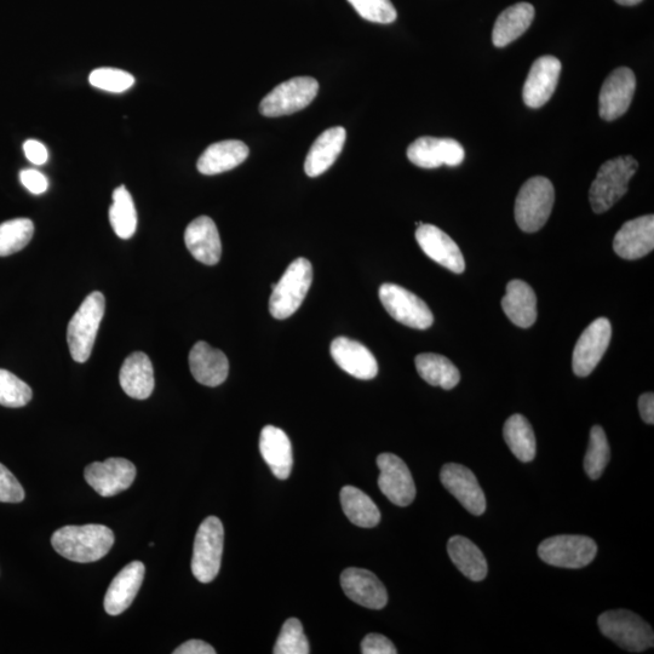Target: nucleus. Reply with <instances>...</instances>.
Returning <instances> with one entry per match:
<instances>
[{
  "label": "nucleus",
  "mask_w": 654,
  "mask_h": 654,
  "mask_svg": "<svg viewBox=\"0 0 654 654\" xmlns=\"http://www.w3.org/2000/svg\"><path fill=\"white\" fill-rule=\"evenodd\" d=\"M615 2L625 5V7H633V5L641 3L642 0H615Z\"/></svg>",
  "instance_id": "obj_48"
},
{
  "label": "nucleus",
  "mask_w": 654,
  "mask_h": 654,
  "mask_svg": "<svg viewBox=\"0 0 654 654\" xmlns=\"http://www.w3.org/2000/svg\"><path fill=\"white\" fill-rule=\"evenodd\" d=\"M639 411L647 424L654 423V395L653 393L642 394L639 399Z\"/></svg>",
  "instance_id": "obj_47"
},
{
  "label": "nucleus",
  "mask_w": 654,
  "mask_h": 654,
  "mask_svg": "<svg viewBox=\"0 0 654 654\" xmlns=\"http://www.w3.org/2000/svg\"><path fill=\"white\" fill-rule=\"evenodd\" d=\"M346 140L347 131L342 126L325 130L309 149L304 163L307 176L318 177L329 170L340 156Z\"/></svg>",
  "instance_id": "obj_25"
},
{
  "label": "nucleus",
  "mask_w": 654,
  "mask_h": 654,
  "mask_svg": "<svg viewBox=\"0 0 654 654\" xmlns=\"http://www.w3.org/2000/svg\"><path fill=\"white\" fill-rule=\"evenodd\" d=\"M51 544L63 558L88 564L105 558L113 547L114 533L103 525L65 526L54 533Z\"/></svg>",
  "instance_id": "obj_1"
},
{
  "label": "nucleus",
  "mask_w": 654,
  "mask_h": 654,
  "mask_svg": "<svg viewBox=\"0 0 654 654\" xmlns=\"http://www.w3.org/2000/svg\"><path fill=\"white\" fill-rule=\"evenodd\" d=\"M189 369L195 381L206 387H217L227 380L229 361L220 349L198 342L189 353Z\"/></svg>",
  "instance_id": "obj_24"
},
{
  "label": "nucleus",
  "mask_w": 654,
  "mask_h": 654,
  "mask_svg": "<svg viewBox=\"0 0 654 654\" xmlns=\"http://www.w3.org/2000/svg\"><path fill=\"white\" fill-rule=\"evenodd\" d=\"M502 309L516 326L529 329L537 320V297L525 281L512 280L502 300Z\"/></svg>",
  "instance_id": "obj_29"
},
{
  "label": "nucleus",
  "mask_w": 654,
  "mask_h": 654,
  "mask_svg": "<svg viewBox=\"0 0 654 654\" xmlns=\"http://www.w3.org/2000/svg\"><path fill=\"white\" fill-rule=\"evenodd\" d=\"M344 594L360 606L382 610L388 602L387 589L374 573L364 569H347L342 572Z\"/></svg>",
  "instance_id": "obj_19"
},
{
  "label": "nucleus",
  "mask_w": 654,
  "mask_h": 654,
  "mask_svg": "<svg viewBox=\"0 0 654 654\" xmlns=\"http://www.w3.org/2000/svg\"><path fill=\"white\" fill-rule=\"evenodd\" d=\"M554 202V186L548 179L537 176L525 182L515 202V220L521 231L535 233L543 228Z\"/></svg>",
  "instance_id": "obj_5"
},
{
  "label": "nucleus",
  "mask_w": 654,
  "mask_h": 654,
  "mask_svg": "<svg viewBox=\"0 0 654 654\" xmlns=\"http://www.w3.org/2000/svg\"><path fill=\"white\" fill-rule=\"evenodd\" d=\"M86 483L102 497H113L128 490L136 478V467L125 458H108L89 464L84 472Z\"/></svg>",
  "instance_id": "obj_13"
},
{
  "label": "nucleus",
  "mask_w": 654,
  "mask_h": 654,
  "mask_svg": "<svg viewBox=\"0 0 654 654\" xmlns=\"http://www.w3.org/2000/svg\"><path fill=\"white\" fill-rule=\"evenodd\" d=\"M598 545L587 536L562 535L545 539L538 555L545 564L562 569H582L595 559Z\"/></svg>",
  "instance_id": "obj_9"
},
{
  "label": "nucleus",
  "mask_w": 654,
  "mask_h": 654,
  "mask_svg": "<svg viewBox=\"0 0 654 654\" xmlns=\"http://www.w3.org/2000/svg\"><path fill=\"white\" fill-rule=\"evenodd\" d=\"M260 451L263 460L278 479L289 478L294 466V456H292L291 441L284 430L274 426L263 428L260 436Z\"/></svg>",
  "instance_id": "obj_26"
},
{
  "label": "nucleus",
  "mask_w": 654,
  "mask_h": 654,
  "mask_svg": "<svg viewBox=\"0 0 654 654\" xmlns=\"http://www.w3.org/2000/svg\"><path fill=\"white\" fill-rule=\"evenodd\" d=\"M215 648L202 640H189L177 647L174 654H215Z\"/></svg>",
  "instance_id": "obj_46"
},
{
  "label": "nucleus",
  "mask_w": 654,
  "mask_h": 654,
  "mask_svg": "<svg viewBox=\"0 0 654 654\" xmlns=\"http://www.w3.org/2000/svg\"><path fill=\"white\" fill-rule=\"evenodd\" d=\"M274 654H309L307 636L304 635L302 623L297 618H290L281 628Z\"/></svg>",
  "instance_id": "obj_39"
},
{
  "label": "nucleus",
  "mask_w": 654,
  "mask_h": 654,
  "mask_svg": "<svg viewBox=\"0 0 654 654\" xmlns=\"http://www.w3.org/2000/svg\"><path fill=\"white\" fill-rule=\"evenodd\" d=\"M24 499V487L15 478V475L0 463V502L20 503Z\"/></svg>",
  "instance_id": "obj_42"
},
{
  "label": "nucleus",
  "mask_w": 654,
  "mask_h": 654,
  "mask_svg": "<svg viewBox=\"0 0 654 654\" xmlns=\"http://www.w3.org/2000/svg\"><path fill=\"white\" fill-rule=\"evenodd\" d=\"M185 243L195 260L215 266L221 260L222 243L216 223L208 216H200L189 223Z\"/></svg>",
  "instance_id": "obj_22"
},
{
  "label": "nucleus",
  "mask_w": 654,
  "mask_h": 654,
  "mask_svg": "<svg viewBox=\"0 0 654 654\" xmlns=\"http://www.w3.org/2000/svg\"><path fill=\"white\" fill-rule=\"evenodd\" d=\"M313 281L312 263L307 258H296L286 269L278 284L272 285L269 312L272 317L284 320L294 315L302 306Z\"/></svg>",
  "instance_id": "obj_3"
},
{
  "label": "nucleus",
  "mask_w": 654,
  "mask_h": 654,
  "mask_svg": "<svg viewBox=\"0 0 654 654\" xmlns=\"http://www.w3.org/2000/svg\"><path fill=\"white\" fill-rule=\"evenodd\" d=\"M249 147L238 140L214 143L205 149L199 158L197 168L200 174L214 176L237 168L248 159Z\"/></svg>",
  "instance_id": "obj_27"
},
{
  "label": "nucleus",
  "mask_w": 654,
  "mask_h": 654,
  "mask_svg": "<svg viewBox=\"0 0 654 654\" xmlns=\"http://www.w3.org/2000/svg\"><path fill=\"white\" fill-rule=\"evenodd\" d=\"M636 90V77L627 67L617 68L605 80L599 96V114L606 122L628 111Z\"/></svg>",
  "instance_id": "obj_15"
},
{
  "label": "nucleus",
  "mask_w": 654,
  "mask_h": 654,
  "mask_svg": "<svg viewBox=\"0 0 654 654\" xmlns=\"http://www.w3.org/2000/svg\"><path fill=\"white\" fill-rule=\"evenodd\" d=\"M318 91L319 83L312 77L286 80L262 100L260 112L269 118L290 116L311 105Z\"/></svg>",
  "instance_id": "obj_8"
},
{
  "label": "nucleus",
  "mask_w": 654,
  "mask_h": 654,
  "mask_svg": "<svg viewBox=\"0 0 654 654\" xmlns=\"http://www.w3.org/2000/svg\"><path fill=\"white\" fill-rule=\"evenodd\" d=\"M654 248V216L646 215L625 222L613 240V249L624 260H639Z\"/></svg>",
  "instance_id": "obj_21"
},
{
  "label": "nucleus",
  "mask_w": 654,
  "mask_h": 654,
  "mask_svg": "<svg viewBox=\"0 0 654 654\" xmlns=\"http://www.w3.org/2000/svg\"><path fill=\"white\" fill-rule=\"evenodd\" d=\"M146 567L141 561L130 562L113 579L105 596L108 615L118 616L133 604L145 578Z\"/></svg>",
  "instance_id": "obj_23"
},
{
  "label": "nucleus",
  "mask_w": 654,
  "mask_h": 654,
  "mask_svg": "<svg viewBox=\"0 0 654 654\" xmlns=\"http://www.w3.org/2000/svg\"><path fill=\"white\" fill-rule=\"evenodd\" d=\"M440 480L470 514L483 515L486 510V497L472 470L461 464H445L441 469Z\"/></svg>",
  "instance_id": "obj_16"
},
{
  "label": "nucleus",
  "mask_w": 654,
  "mask_h": 654,
  "mask_svg": "<svg viewBox=\"0 0 654 654\" xmlns=\"http://www.w3.org/2000/svg\"><path fill=\"white\" fill-rule=\"evenodd\" d=\"M89 82L97 89L119 94L133 88L135 78L130 73L117 68H99L91 72Z\"/></svg>",
  "instance_id": "obj_40"
},
{
  "label": "nucleus",
  "mask_w": 654,
  "mask_h": 654,
  "mask_svg": "<svg viewBox=\"0 0 654 654\" xmlns=\"http://www.w3.org/2000/svg\"><path fill=\"white\" fill-rule=\"evenodd\" d=\"M535 19V8L529 3H518L498 16L492 32V42L497 48L507 47L529 30Z\"/></svg>",
  "instance_id": "obj_30"
},
{
  "label": "nucleus",
  "mask_w": 654,
  "mask_h": 654,
  "mask_svg": "<svg viewBox=\"0 0 654 654\" xmlns=\"http://www.w3.org/2000/svg\"><path fill=\"white\" fill-rule=\"evenodd\" d=\"M598 624L602 635L625 651L640 653L654 646L650 624L631 611H607L599 617Z\"/></svg>",
  "instance_id": "obj_6"
},
{
  "label": "nucleus",
  "mask_w": 654,
  "mask_h": 654,
  "mask_svg": "<svg viewBox=\"0 0 654 654\" xmlns=\"http://www.w3.org/2000/svg\"><path fill=\"white\" fill-rule=\"evenodd\" d=\"M611 450L608 445L605 430L595 426L590 430V440L587 455L584 458V469L592 480H598L610 462Z\"/></svg>",
  "instance_id": "obj_37"
},
{
  "label": "nucleus",
  "mask_w": 654,
  "mask_h": 654,
  "mask_svg": "<svg viewBox=\"0 0 654 654\" xmlns=\"http://www.w3.org/2000/svg\"><path fill=\"white\" fill-rule=\"evenodd\" d=\"M383 307L390 317L412 329L427 330L434 323V315L427 303L411 291L395 284H383L378 291Z\"/></svg>",
  "instance_id": "obj_10"
},
{
  "label": "nucleus",
  "mask_w": 654,
  "mask_h": 654,
  "mask_svg": "<svg viewBox=\"0 0 654 654\" xmlns=\"http://www.w3.org/2000/svg\"><path fill=\"white\" fill-rule=\"evenodd\" d=\"M612 337L610 320L598 318L584 330L572 355L573 371L578 377H587L604 357Z\"/></svg>",
  "instance_id": "obj_11"
},
{
  "label": "nucleus",
  "mask_w": 654,
  "mask_h": 654,
  "mask_svg": "<svg viewBox=\"0 0 654 654\" xmlns=\"http://www.w3.org/2000/svg\"><path fill=\"white\" fill-rule=\"evenodd\" d=\"M105 296L99 291L85 298L68 324L67 342L74 361L85 363L93 352L97 332L105 315Z\"/></svg>",
  "instance_id": "obj_4"
},
{
  "label": "nucleus",
  "mask_w": 654,
  "mask_h": 654,
  "mask_svg": "<svg viewBox=\"0 0 654 654\" xmlns=\"http://www.w3.org/2000/svg\"><path fill=\"white\" fill-rule=\"evenodd\" d=\"M377 466L381 472L378 486L383 495L395 506H410L416 498V486L405 462L393 453H381Z\"/></svg>",
  "instance_id": "obj_12"
},
{
  "label": "nucleus",
  "mask_w": 654,
  "mask_h": 654,
  "mask_svg": "<svg viewBox=\"0 0 654 654\" xmlns=\"http://www.w3.org/2000/svg\"><path fill=\"white\" fill-rule=\"evenodd\" d=\"M32 389L19 377L8 370L0 369V405L5 407H24L32 399Z\"/></svg>",
  "instance_id": "obj_38"
},
{
  "label": "nucleus",
  "mask_w": 654,
  "mask_h": 654,
  "mask_svg": "<svg viewBox=\"0 0 654 654\" xmlns=\"http://www.w3.org/2000/svg\"><path fill=\"white\" fill-rule=\"evenodd\" d=\"M109 221L119 238L129 239L136 232L137 212L133 197L125 186L118 187L113 193Z\"/></svg>",
  "instance_id": "obj_35"
},
{
  "label": "nucleus",
  "mask_w": 654,
  "mask_h": 654,
  "mask_svg": "<svg viewBox=\"0 0 654 654\" xmlns=\"http://www.w3.org/2000/svg\"><path fill=\"white\" fill-rule=\"evenodd\" d=\"M20 180L28 191L33 194H43L47 192L49 182L42 172L33 169L22 170Z\"/></svg>",
  "instance_id": "obj_44"
},
{
  "label": "nucleus",
  "mask_w": 654,
  "mask_h": 654,
  "mask_svg": "<svg viewBox=\"0 0 654 654\" xmlns=\"http://www.w3.org/2000/svg\"><path fill=\"white\" fill-rule=\"evenodd\" d=\"M120 386L130 398L145 400L154 390V370L145 353L136 352L125 359L119 374Z\"/></svg>",
  "instance_id": "obj_28"
},
{
  "label": "nucleus",
  "mask_w": 654,
  "mask_h": 654,
  "mask_svg": "<svg viewBox=\"0 0 654 654\" xmlns=\"http://www.w3.org/2000/svg\"><path fill=\"white\" fill-rule=\"evenodd\" d=\"M341 504L344 514L352 524L371 529L380 524L381 512L365 492L354 486L343 487Z\"/></svg>",
  "instance_id": "obj_33"
},
{
  "label": "nucleus",
  "mask_w": 654,
  "mask_h": 654,
  "mask_svg": "<svg viewBox=\"0 0 654 654\" xmlns=\"http://www.w3.org/2000/svg\"><path fill=\"white\" fill-rule=\"evenodd\" d=\"M416 240L424 254L449 271L461 274L466 269V261L458 245L440 228L433 225L417 227Z\"/></svg>",
  "instance_id": "obj_18"
},
{
  "label": "nucleus",
  "mask_w": 654,
  "mask_h": 654,
  "mask_svg": "<svg viewBox=\"0 0 654 654\" xmlns=\"http://www.w3.org/2000/svg\"><path fill=\"white\" fill-rule=\"evenodd\" d=\"M24 151L28 160L36 165H43L48 162V149L42 142L28 140L24 145Z\"/></svg>",
  "instance_id": "obj_45"
},
{
  "label": "nucleus",
  "mask_w": 654,
  "mask_h": 654,
  "mask_svg": "<svg viewBox=\"0 0 654 654\" xmlns=\"http://www.w3.org/2000/svg\"><path fill=\"white\" fill-rule=\"evenodd\" d=\"M223 542L225 529L222 521L216 516H209L199 526L194 541L191 567L199 582L210 583L217 577L221 569Z\"/></svg>",
  "instance_id": "obj_7"
},
{
  "label": "nucleus",
  "mask_w": 654,
  "mask_h": 654,
  "mask_svg": "<svg viewBox=\"0 0 654 654\" xmlns=\"http://www.w3.org/2000/svg\"><path fill=\"white\" fill-rule=\"evenodd\" d=\"M638 168V162L630 156L607 160L601 165L589 192L595 214H604L624 197Z\"/></svg>",
  "instance_id": "obj_2"
},
{
  "label": "nucleus",
  "mask_w": 654,
  "mask_h": 654,
  "mask_svg": "<svg viewBox=\"0 0 654 654\" xmlns=\"http://www.w3.org/2000/svg\"><path fill=\"white\" fill-rule=\"evenodd\" d=\"M466 152L460 142L452 139L424 136L407 148V158L422 169H436L441 165L458 166Z\"/></svg>",
  "instance_id": "obj_14"
},
{
  "label": "nucleus",
  "mask_w": 654,
  "mask_h": 654,
  "mask_svg": "<svg viewBox=\"0 0 654 654\" xmlns=\"http://www.w3.org/2000/svg\"><path fill=\"white\" fill-rule=\"evenodd\" d=\"M561 62L554 56H542L533 62L522 99L530 108H541L555 93L561 74Z\"/></svg>",
  "instance_id": "obj_17"
},
{
  "label": "nucleus",
  "mask_w": 654,
  "mask_h": 654,
  "mask_svg": "<svg viewBox=\"0 0 654 654\" xmlns=\"http://www.w3.org/2000/svg\"><path fill=\"white\" fill-rule=\"evenodd\" d=\"M504 440L519 461L529 463L536 457V436L529 421L522 415L508 418L503 428Z\"/></svg>",
  "instance_id": "obj_34"
},
{
  "label": "nucleus",
  "mask_w": 654,
  "mask_h": 654,
  "mask_svg": "<svg viewBox=\"0 0 654 654\" xmlns=\"http://www.w3.org/2000/svg\"><path fill=\"white\" fill-rule=\"evenodd\" d=\"M453 565L460 570L464 576L474 582L483 581L487 576V562L485 556L470 539L463 536L452 537L447 544Z\"/></svg>",
  "instance_id": "obj_31"
},
{
  "label": "nucleus",
  "mask_w": 654,
  "mask_h": 654,
  "mask_svg": "<svg viewBox=\"0 0 654 654\" xmlns=\"http://www.w3.org/2000/svg\"><path fill=\"white\" fill-rule=\"evenodd\" d=\"M34 234V225L28 218H15L0 225V257L16 254L26 248Z\"/></svg>",
  "instance_id": "obj_36"
},
{
  "label": "nucleus",
  "mask_w": 654,
  "mask_h": 654,
  "mask_svg": "<svg viewBox=\"0 0 654 654\" xmlns=\"http://www.w3.org/2000/svg\"><path fill=\"white\" fill-rule=\"evenodd\" d=\"M361 653L364 654H397L398 650L386 636L369 634L361 642Z\"/></svg>",
  "instance_id": "obj_43"
},
{
  "label": "nucleus",
  "mask_w": 654,
  "mask_h": 654,
  "mask_svg": "<svg viewBox=\"0 0 654 654\" xmlns=\"http://www.w3.org/2000/svg\"><path fill=\"white\" fill-rule=\"evenodd\" d=\"M416 369L418 374L430 386L446 390L455 388L461 381V374L452 361L443 355L426 353L417 355Z\"/></svg>",
  "instance_id": "obj_32"
},
{
  "label": "nucleus",
  "mask_w": 654,
  "mask_h": 654,
  "mask_svg": "<svg viewBox=\"0 0 654 654\" xmlns=\"http://www.w3.org/2000/svg\"><path fill=\"white\" fill-rule=\"evenodd\" d=\"M363 19L388 25L397 20L398 13L390 0H348Z\"/></svg>",
  "instance_id": "obj_41"
},
{
  "label": "nucleus",
  "mask_w": 654,
  "mask_h": 654,
  "mask_svg": "<svg viewBox=\"0 0 654 654\" xmlns=\"http://www.w3.org/2000/svg\"><path fill=\"white\" fill-rule=\"evenodd\" d=\"M330 353L335 363L358 380H372L378 374V364L370 349L347 337L332 341Z\"/></svg>",
  "instance_id": "obj_20"
}]
</instances>
